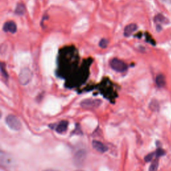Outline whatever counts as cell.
Here are the masks:
<instances>
[{
	"label": "cell",
	"instance_id": "e0dca14e",
	"mask_svg": "<svg viewBox=\"0 0 171 171\" xmlns=\"http://www.w3.org/2000/svg\"><path fill=\"white\" fill-rule=\"evenodd\" d=\"M164 2H165L166 3H169L170 4L171 3V0H163Z\"/></svg>",
	"mask_w": 171,
	"mask_h": 171
},
{
	"label": "cell",
	"instance_id": "52a82bcc",
	"mask_svg": "<svg viewBox=\"0 0 171 171\" xmlns=\"http://www.w3.org/2000/svg\"><path fill=\"white\" fill-rule=\"evenodd\" d=\"M137 29V26L134 23H131L125 28L124 31V35L126 37H128L131 36L132 33Z\"/></svg>",
	"mask_w": 171,
	"mask_h": 171
},
{
	"label": "cell",
	"instance_id": "6da1fadb",
	"mask_svg": "<svg viewBox=\"0 0 171 171\" xmlns=\"http://www.w3.org/2000/svg\"><path fill=\"white\" fill-rule=\"evenodd\" d=\"M110 65L114 71L118 72H124L128 69V66L126 63L117 58H113L110 60Z\"/></svg>",
	"mask_w": 171,
	"mask_h": 171
},
{
	"label": "cell",
	"instance_id": "9a60e30c",
	"mask_svg": "<svg viewBox=\"0 0 171 171\" xmlns=\"http://www.w3.org/2000/svg\"><path fill=\"white\" fill-rule=\"evenodd\" d=\"M155 154V153H150L149 154H148L147 157H145V161L146 162H150V161H151L153 157H154V155Z\"/></svg>",
	"mask_w": 171,
	"mask_h": 171
},
{
	"label": "cell",
	"instance_id": "3957f363",
	"mask_svg": "<svg viewBox=\"0 0 171 171\" xmlns=\"http://www.w3.org/2000/svg\"><path fill=\"white\" fill-rule=\"evenodd\" d=\"M102 104V101L98 99H86L84 100L80 104L83 108L93 109L99 107Z\"/></svg>",
	"mask_w": 171,
	"mask_h": 171
},
{
	"label": "cell",
	"instance_id": "7a4b0ae2",
	"mask_svg": "<svg viewBox=\"0 0 171 171\" xmlns=\"http://www.w3.org/2000/svg\"><path fill=\"white\" fill-rule=\"evenodd\" d=\"M6 122L8 127L12 130L18 131V130H19L21 129L22 127L21 122H20L19 119L18 117H16V116L14 115L8 116L6 119Z\"/></svg>",
	"mask_w": 171,
	"mask_h": 171
},
{
	"label": "cell",
	"instance_id": "ba28073f",
	"mask_svg": "<svg viewBox=\"0 0 171 171\" xmlns=\"http://www.w3.org/2000/svg\"><path fill=\"white\" fill-rule=\"evenodd\" d=\"M68 126V122L66 120H62V121L60 122L56 128V130L58 133L62 134L66 131Z\"/></svg>",
	"mask_w": 171,
	"mask_h": 171
},
{
	"label": "cell",
	"instance_id": "277c9868",
	"mask_svg": "<svg viewBox=\"0 0 171 171\" xmlns=\"http://www.w3.org/2000/svg\"><path fill=\"white\" fill-rule=\"evenodd\" d=\"M32 77V73L30 71V70L28 68H23L21 70V72L19 74V82L22 85H26L30 82Z\"/></svg>",
	"mask_w": 171,
	"mask_h": 171
},
{
	"label": "cell",
	"instance_id": "9c48e42d",
	"mask_svg": "<svg viewBox=\"0 0 171 171\" xmlns=\"http://www.w3.org/2000/svg\"><path fill=\"white\" fill-rule=\"evenodd\" d=\"M156 84L160 88L164 86L166 84V80L165 77L163 74H159L157 76V78H156Z\"/></svg>",
	"mask_w": 171,
	"mask_h": 171
},
{
	"label": "cell",
	"instance_id": "5bb4252c",
	"mask_svg": "<svg viewBox=\"0 0 171 171\" xmlns=\"http://www.w3.org/2000/svg\"><path fill=\"white\" fill-rule=\"evenodd\" d=\"M1 71H2V75H3V76L4 77V78L8 79V74H7V72H6V70H4V66H3V63H2Z\"/></svg>",
	"mask_w": 171,
	"mask_h": 171
},
{
	"label": "cell",
	"instance_id": "8992f818",
	"mask_svg": "<svg viewBox=\"0 0 171 171\" xmlns=\"http://www.w3.org/2000/svg\"><path fill=\"white\" fill-rule=\"evenodd\" d=\"M92 146H93V148L96 150H97L98 152L100 153H104L108 150V148L106 146H105L103 143H102L100 141H98V140H94V141L92 142Z\"/></svg>",
	"mask_w": 171,
	"mask_h": 171
},
{
	"label": "cell",
	"instance_id": "ac0fdd59",
	"mask_svg": "<svg viewBox=\"0 0 171 171\" xmlns=\"http://www.w3.org/2000/svg\"><path fill=\"white\" fill-rule=\"evenodd\" d=\"M44 171H58V170H54V169H47V170H45Z\"/></svg>",
	"mask_w": 171,
	"mask_h": 171
},
{
	"label": "cell",
	"instance_id": "4fadbf2b",
	"mask_svg": "<svg viewBox=\"0 0 171 171\" xmlns=\"http://www.w3.org/2000/svg\"><path fill=\"white\" fill-rule=\"evenodd\" d=\"M108 40L106 39H102L100 40L99 46L102 48H106L108 46Z\"/></svg>",
	"mask_w": 171,
	"mask_h": 171
},
{
	"label": "cell",
	"instance_id": "d6986e66",
	"mask_svg": "<svg viewBox=\"0 0 171 171\" xmlns=\"http://www.w3.org/2000/svg\"><path fill=\"white\" fill-rule=\"evenodd\" d=\"M76 171H83V170H76Z\"/></svg>",
	"mask_w": 171,
	"mask_h": 171
},
{
	"label": "cell",
	"instance_id": "7c38bea8",
	"mask_svg": "<svg viewBox=\"0 0 171 171\" xmlns=\"http://www.w3.org/2000/svg\"><path fill=\"white\" fill-rule=\"evenodd\" d=\"M158 166V161L157 159H155L154 161L152 163L151 165L149 168V171H157Z\"/></svg>",
	"mask_w": 171,
	"mask_h": 171
},
{
	"label": "cell",
	"instance_id": "30bf717a",
	"mask_svg": "<svg viewBox=\"0 0 171 171\" xmlns=\"http://www.w3.org/2000/svg\"><path fill=\"white\" fill-rule=\"evenodd\" d=\"M155 20L158 22L160 23H168V20L167 18H165L161 14H158L155 18Z\"/></svg>",
	"mask_w": 171,
	"mask_h": 171
},
{
	"label": "cell",
	"instance_id": "8fae6325",
	"mask_svg": "<svg viewBox=\"0 0 171 171\" xmlns=\"http://www.w3.org/2000/svg\"><path fill=\"white\" fill-rule=\"evenodd\" d=\"M25 11H26V9H25V7L23 4H18V6L16 9V13L18 15H20V16L23 15L25 13Z\"/></svg>",
	"mask_w": 171,
	"mask_h": 171
},
{
	"label": "cell",
	"instance_id": "2e32d148",
	"mask_svg": "<svg viewBox=\"0 0 171 171\" xmlns=\"http://www.w3.org/2000/svg\"><path fill=\"white\" fill-rule=\"evenodd\" d=\"M164 154H165V152L164 151V150H162V149H160V148L158 149V150H157V151L156 152V153H155L156 156H157V157H161V156H163Z\"/></svg>",
	"mask_w": 171,
	"mask_h": 171
},
{
	"label": "cell",
	"instance_id": "5b68a950",
	"mask_svg": "<svg viewBox=\"0 0 171 171\" xmlns=\"http://www.w3.org/2000/svg\"><path fill=\"white\" fill-rule=\"evenodd\" d=\"M3 29L6 32H10L12 34L16 33L17 31V26L13 22H8L5 23L3 27Z\"/></svg>",
	"mask_w": 171,
	"mask_h": 171
}]
</instances>
